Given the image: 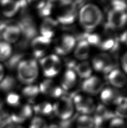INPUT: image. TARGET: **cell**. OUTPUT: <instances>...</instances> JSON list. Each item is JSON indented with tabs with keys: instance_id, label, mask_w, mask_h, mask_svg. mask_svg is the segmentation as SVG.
<instances>
[{
	"instance_id": "33",
	"label": "cell",
	"mask_w": 127,
	"mask_h": 128,
	"mask_svg": "<svg viewBox=\"0 0 127 128\" xmlns=\"http://www.w3.org/2000/svg\"><path fill=\"white\" fill-rule=\"evenodd\" d=\"M64 90L61 86L55 85L50 92L48 96L53 98H60L62 96Z\"/></svg>"
},
{
	"instance_id": "9",
	"label": "cell",
	"mask_w": 127,
	"mask_h": 128,
	"mask_svg": "<svg viewBox=\"0 0 127 128\" xmlns=\"http://www.w3.org/2000/svg\"><path fill=\"white\" fill-rule=\"evenodd\" d=\"M51 41L52 40L42 36H35L30 43L34 56L36 58H42L46 53Z\"/></svg>"
},
{
	"instance_id": "13",
	"label": "cell",
	"mask_w": 127,
	"mask_h": 128,
	"mask_svg": "<svg viewBox=\"0 0 127 128\" xmlns=\"http://www.w3.org/2000/svg\"><path fill=\"white\" fill-rule=\"evenodd\" d=\"M122 97L119 90L112 88L103 89L100 94L101 101L105 104H118Z\"/></svg>"
},
{
	"instance_id": "1",
	"label": "cell",
	"mask_w": 127,
	"mask_h": 128,
	"mask_svg": "<svg viewBox=\"0 0 127 128\" xmlns=\"http://www.w3.org/2000/svg\"><path fill=\"white\" fill-rule=\"evenodd\" d=\"M103 14L100 8L92 4L83 6L79 12V20L82 26L87 32L94 30L101 23Z\"/></svg>"
},
{
	"instance_id": "31",
	"label": "cell",
	"mask_w": 127,
	"mask_h": 128,
	"mask_svg": "<svg viewBox=\"0 0 127 128\" xmlns=\"http://www.w3.org/2000/svg\"><path fill=\"white\" fill-rule=\"evenodd\" d=\"M109 128H127V127L123 118L115 117L110 120Z\"/></svg>"
},
{
	"instance_id": "29",
	"label": "cell",
	"mask_w": 127,
	"mask_h": 128,
	"mask_svg": "<svg viewBox=\"0 0 127 128\" xmlns=\"http://www.w3.org/2000/svg\"><path fill=\"white\" fill-rule=\"evenodd\" d=\"M48 125L44 118L36 116L31 120L29 128H48Z\"/></svg>"
},
{
	"instance_id": "8",
	"label": "cell",
	"mask_w": 127,
	"mask_h": 128,
	"mask_svg": "<svg viewBox=\"0 0 127 128\" xmlns=\"http://www.w3.org/2000/svg\"><path fill=\"white\" fill-rule=\"evenodd\" d=\"M127 22V14L125 11H118L111 9L108 15L106 28L114 29L123 28Z\"/></svg>"
},
{
	"instance_id": "16",
	"label": "cell",
	"mask_w": 127,
	"mask_h": 128,
	"mask_svg": "<svg viewBox=\"0 0 127 128\" xmlns=\"http://www.w3.org/2000/svg\"><path fill=\"white\" fill-rule=\"evenodd\" d=\"M108 79L113 86L116 88H122L127 83V78L122 71L114 68L109 73Z\"/></svg>"
},
{
	"instance_id": "5",
	"label": "cell",
	"mask_w": 127,
	"mask_h": 128,
	"mask_svg": "<svg viewBox=\"0 0 127 128\" xmlns=\"http://www.w3.org/2000/svg\"><path fill=\"white\" fill-rule=\"evenodd\" d=\"M43 74L46 77H54L62 68L60 58L56 54H50L42 58L40 61Z\"/></svg>"
},
{
	"instance_id": "10",
	"label": "cell",
	"mask_w": 127,
	"mask_h": 128,
	"mask_svg": "<svg viewBox=\"0 0 127 128\" xmlns=\"http://www.w3.org/2000/svg\"><path fill=\"white\" fill-rule=\"evenodd\" d=\"M76 39L71 35L65 34L59 39L55 46L57 54L61 55H65L70 53L75 47Z\"/></svg>"
},
{
	"instance_id": "40",
	"label": "cell",
	"mask_w": 127,
	"mask_h": 128,
	"mask_svg": "<svg viewBox=\"0 0 127 128\" xmlns=\"http://www.w3.org/2000/svg\"><path fill=\"white\" fill-rule=\"evenodd\" d=\"M3 101L2 98L0 97V110H1L2 107H3Z\"/></svg>"
},
{
	"instance_id": "3",
	"label": "cell",
	"mask_w": 127,
	"mask_h": 128,
	"mask_svg": "<svg viewBox=\"0 0 127 128\" xmlns=\"http://www.w3.org/2000/svg\"><path fill=\"white\" fill-rule=\"evenodd\" d=\"M60 10L57 15V22L64 25L73 23L77 16V6L76 2L63 1L59 4Z\"/></svg>"
},
{
	"instance_id": "12",
	"label": "cell",
	"mask_w": 127,
	"mask_h": 128,
	"mask_svg": "<svg viewBox=\"0 0 127 128\" xmlns=\"http://www.w3.org/2000/svg\"><path fill=\"white\" fill-rule=\"evenodd\" d=\"M104 83L101 80L96 76H90L85 79L82 84L84 92L90 94H96L103 90Z\"/></svg>"
},
{
	"instance_id": "7",
	"label": "cell",
	"mask_w": 127,
	"mask_h": 128,
	"mask_svg": "<svg viewBox=\"0 0 127 128\" xmlns=\"http://www.w3.org/2000/svg\"><path fill=\"white\" fill-rule=\"evenodd\" d=\"M73 101L74 106L79 112L82 115H87L92 113L95 110L94 100L92 98L82 94H76L73 96Z\"/></svg>"
},
{
	"instance_id": "15",
	"label": "cell",
	"mask_w": 127,
	"mask_h": 128,
	"mask_svg": "<svg viewBox=\"0 0 127 128\" xmlns=\"http://www.w3.org/2000/svg\"><path fill=\"white\" fill-rule=\"evenodd\" d=\"M57 24L58 22L56 20L49 17L45 18L40 28L41 36L52 40V38L55 34Z\"/></svg>"
},
{
	"instance_id": "39",
	"label": "cell",
	"mask_w": 127,
	"mask_h": 128,
	"mask_svg": "<svg viewBox=\"0 0 127 128\" xmlns=\"http://www.w3.org/2000/svg\"><path fill=\"white\" fill-rule=\"evenodd\" d=\"M3 126H4V124H3V120H2V118L1 117V114H0V128H2Z\"/></svg>"
},
{
	"instance_id": "26",
	"label": "cell",
	"mask_w": 127,
	"mask_h": 128,
	"mask_svg": "<svg viewBox=\"0 0 127 128\" xmlns=\"http://www.w3.org/2000/svg\"><path fill=\"white\" fill-rule=\"evenodd\" d=\"M40 93L39 86L35 85H29L22 90V94L29 100H34Z\"/></svg>"
},
{
	"instance_id": "41",
	"label": "cell",
	"mask_w": 127,
	"mask_h": 128,
	"mask_svg": "<svg viewBox=\"0 0 127 128\" xmlns=\"http://www.w3.org/2000/svg\"><path fill=\"white\" fill-rule=\"evenodd\" d=\"M48 128H58L57 126H51L48 127Z\"/></svg>"
},
{
	"instance_id": "24",
	"label": "cell",
	"mask_w": 127,
	"mask_h": 128,
	"mask_svg": "<svg viewBox=\"0 0 127 128\" xmlns=\"http://www.w3.org/2000/svg\"><path fill=\"white\" fill-rule=\"evenodd\" d=\"M33 110L37 114L42 115H49L53 112V105L48 102H43L36 104Z\"/></svg>"
},
{
	"instance_id": "35",
	"label": "cell",
	"mask_w": 127,
	"mask_h": 128,
	"mask_svg": "<svg viewBox=\"0 0 127 128\" xmlns=\"http://www.w3.org/2000/svg\"><path fill=\"white\" fill-rule=\"evenodd\" d=\"M119 40L120 42L125 43V44L127 45V30L125 31L124 33L121 34Z\"/></svg>"
},
{
	"instance_id": "18",
	"label": "cell",
	"mask_w": 127,
	"mask_h": 128,
	"mask_svg": "<svg viewBox=\"0 0 127 128\" xmlns=\"http://www.w3.org/2000/svg\"><path fill=\"white\" fill-rule=\"evenodd\" d=\"M77 82V74L74 70L67 69L63 75L62 86L64 90H69L75 86Z\"/></svg>"
},
{
	"instance_id": "36",
	"label": "cell",
	"mask_w": 127,
	"mask_h": 128,
	"mask_svg": "<svg viewBox=\"0 0 127 128\" xmlns=\"http://www.w3.org/2000/svg\"><path fill=\"white\" fill-rule=\"evenodd\" d=\"M4 71L3 66L0 64V82H1L4 78Z\"/></svg>"
},
{
	"instance_id": "14",
	"label": "cell",
	"mask_w": 127,
	"mask_h": 128,
	"mask_svg": "<svg viewBox=\"0 0 127 128\" xmlns=\"http://www.w3.org/2000/svg\"><path fill=\"white\" fill-rule=\"evenodd\" d=\"M32 114L33 108L30 105H24L10 115L11 122L16 124L23 122L30 118Z\"/></svg>"
},
{
	"instance_id": "2",
	"label": "cell",
	"mask_w": 127,
	"mask_h": 128,
	"mask_svg": "<svg viewBox=\"0 0 127 128\" xmlns=\"http://www.w3.org/2000/svg\"><path fill=\"white\" fill-rule=\"evenodd\" d=\"M17 70L19 80L29 85L35 80L39 74L38 64L35 59L22 60L18 65Z\"/></svg>"
},
{
	"instance_id": "6",
	"label": "cell",
	"mask_w": 127,
	"mask_h": 128,
	"mask_svg": "<svg viewBox=\"0 0 127 128\" xmlns=\"http://www.w3.org/2000/svg\"><path fill=\"white\" fill-rule=\"evenodd\" d=\"M92 65L94 69L97 72L109 73L114 69L115 64L114 60L110 54L102 53L97 54L92 60Z\"/></svg>"
},
{
	"instance_id": "37",
	"label": "cell",
	"mask_w": 127,
	"mask_h": 128,
	"mask_svg": "<svg viewBox=\"0 0 127 128\" xmlns=\"http://www.w3.org/2000/svg\"><path fill=\"white\" fill-rule=\"evenodd\" d=\"M6 128H25L24 127L21 126V125L18 124H10L7 126Z\"/></svg>"
},
{
	"instance_id": "11",
	"label": "cell",
	"mask_w": 127,
	"mask_h": 128,
	"mask_svg": "<svg viewBox=\"0 0 127 128\" xmlns=\"http://www.w3.org/2000/svg\"><path fill=\"white\" fill-rule=\"evenodd\" d=\"M1 35L5 42L13 43L16 42L19 40L21 32L17 22L14 23L11 21L8 26L4 29Z\"/></svg>"
},
{
	"instance_id": "22",
	"label": "cell",
	"mask_w": 127,
	"mask_h": 128,
	"mask_svg": "<svg viewBox=\"0 0 127 128\" xmlns=\"http://www.w3.org/2000/svg\"><path fill=\"white\" fill-rule=\"evenodd\" d=\"M76 128H94V118L87 115H82L75 119Z\"/></svg>"
},
{
	"instance_id": "34",
	"label": "cell",
	"mask_w": 127,
	"mask_h": 128,
	"mask_svg": "<svg viewBox=\"0 0 127 128\" xmlns=\"http://www.w3.org/2000/svg\"><path fill=\"white\" fill-rule=\"evenodd\" d=\"M122 64L124 70L127 73V52L122 58Z\"/></svg>"
},
{
	"instance_id": "30",
	"label": "cell",
	"mask_w": 127,
	"mask_h": 128,
	"mask_svg": "<svg viewBox=\"0 0 127 128\" xmlns=\"http://www.w3.org/2000/svg\"><path fill=\"white\" fill-rule=\"evenodd\" d=\"M6 102L11 106L17 107L20 104V97L16 93H9L6 97Z\"/></svg>"
},
{
	"instance_id": "25",
	"label": "cell",
	"mask_w": 127,
	"mask_h": 128,
	"mask_svg": "<svg viewBox=\"0 0 127 128\" xmlns=\"http://www.w3.org/2000/svg\"><path fill=\"white\" fill-rule=\"evenodd\" d=\"M85 40L89 45L99 46L100 42L101 37L100 36L96 33H91L90 32H87L80 36V40Z\"/></svg>"
},
{
	"instance_id": "38",
	"label": "cell",
	"mask_w": 127,
	"mask_h": 128,
	"mask_svg": "<svg viewBox=\"0 0 127 128\" xmlns=\"http://www.w3.org/2000/svg\"><path fill=\"white\" fill-rule=\"evenodd\" d=\"M2 50H3V42L0 41V61L1 59V56L2 54Z\"/></svg>"
},
{
	"instance_id": "23",
	"label": "cell",
	"mask_w": 127,
	"mask_h": 128,
	"mask_svg": "<svg viewBox=\"0 0 127 128\" xmlns=\"http://www.w3.org/2000/svg\"><path fill=\"white\" fill-rule=\"evenodd\" d=\"M24 54L23 52L20 51H16L12 54L10 58L6 61L5 65L8 69L13 70L17 68L19 64L22 60Z\"/></svg>"
},
{
	"instance_id": "17",
	"label": "cell",
	"mask_w": 127,
	"mask_h": 128,
	"mask_svg": "<svg viewBox=\"0 0 127 128\" xmlns=\"http://www.w3.org/2000/svg\"><path fill=\"white\" fill-rule=\"evenodd\" d=\"M2 14L6 18H11L15 15L20 10L19 1H0Z\"/></svg>"
},
{
	"instance_id": "21",
	"label": "cell",
	"mask_w": 127,
	"mask_h": 128,
	"mask_svg": "<svg viewBox=\"0 0 127 128\" xmlns=\"http://www.w3.org/2000/svg\"><path fill=\"white\" fill-rule=\"evenodd\" d=\"M17 86V82L14 77L8 75L0 82V91L3 92H12Z\"/></svg>"
},
{
	"instance_id": "19",
	"label": "cell",
	"mask_w": 127,
	"mask_h": 128,
	"mask_svg": "<svg viewBox=\"0 0 127 128\" xmlns=\"http://www.w3.org/2000/svg\"><path fill=\"white\" fill-rule=\"evenodd\" d=\"M90 45L85 40H81L77 44L74 50V56L81 60L87 59L90 54Z\"/></svg>"
},
{
	"instance_id": "32",
	"label": "cell",
	"mask_w": 127,
	"mask_h": 128,
	"mask_svg": "<svg viewBox=\"0 0 127 128\" xmlns=\"http://www.w3.org/2000/svg\"><path fill=\"white\" fill-rule=\"evenodd\" d=\"M111 5L113 10L125 11L127 8V4L124 1H113L111 2Z\"/></svg>"
},
{
	"instance_id": "20",
	"label": "cell",
	"mask_w": 127,
	"mask_h": 128,
	"mask_svg": "<svg viewBox=\"0 0 127 128\" xmlns=\"http://www.w3.org/2000/svg\"><path fill=\"white\" fill-rule=\"evenodd\" d=\"M74 71L81 78L86 79L91 76L92 68L89 63L85 61L76 64Z\"/></svg>"
},
{
	"instance_id": "28",
	"label": "cell",
	"mask_w": 127,
	"mask_h": 128,
	"mask_svg": "<svg viewBox=\"0 0 127 128\" xmlns=\"http://www.w3.org/2000/svg\"><path fill=\"white\" fill-rule=\"evenodd\" d=\"M56 84L53 80L51 79H47L43 81L39 86L40 92L42 93L43 94L48 96L52 89Z\"/></svg>"
},
{
	"instance_id": "4",
	"label": "cell",
	"mask_w": 127,
	"mask_h": 128,
	"mask_svg": "<svg viewBox=\"0 0 127 128\" xmlns=\"http://www.w3.org/2000/svg\"><path fill=\"white\" fill-rule=\"evenodd\" d=\"M53 112L62 121L69 120L74 113V104L71 98L62 96L53 106Z\"/></svg>"
},
{
	"instance_id": "27",
	"label": "cell",
	"mask_w": 127,
	"mask_h": 128,
	"mask_svg": "<svg viewBox=\"0 0 127 128\" xmlns=\"http://www.w3.org/2000/svg\"><path fill=\"white\" fill-rule=\"evenodd\" d=\"M54 5H55V4L52 1L45 2L44 4L38 10L39 15L42 17H44L45 18H48V16H49L51 15L52 10Z\"/></svg>"
}]
</instances>
